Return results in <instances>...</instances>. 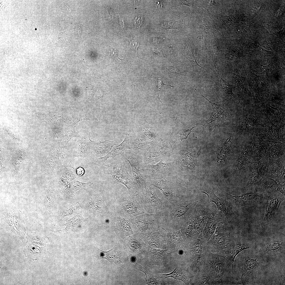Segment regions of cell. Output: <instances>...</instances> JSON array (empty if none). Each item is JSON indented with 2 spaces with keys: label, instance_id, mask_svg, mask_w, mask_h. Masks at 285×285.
I'll return each mask as SVG.
<instances>
[{
  "label": "cell",
  "instance_id": "cell-1",
  "mask_svg": "<svg viewBox=\"0 0 285 285\" xmlns=\"http://www.w3.org/2000/svg\"><path fill=\"white\" fill-rule=\"evenodd\" d=\"M197 204L193 200L183 199L175 202L168 201L157 216L160 225L175 227L184 224Z\"/></svg>",
  "mask_w": 285,
  "mask_h": 285
},
{
  "label": "cell",
  "instance_id": "cell-2",
  "mask_svg": "<svg viewBox=\"0 0 285 285\" xmlns=\"http://www.w3.org/2000/svg\"><path fill=\"white\" fill-rule=\"evenodd\" d=\"M145 182L159 189L169 202L188 198L191 191L184 187L182 181L170 173L162 178L156 180L144 179Z\"/></svg>",
  "mask_w": 285,
  "mask_h": 285
},
{
  "label": "cell",
  "instance_id": "cell-3",
  "mask_svg": "<svg viewBox=\"0 0 285 285\" xmlns=\"http://www.w3.org/2000/svg\"><path fill=\"white\" fill-rule=\"evenodd\" d=\"M102 168L105 174L111 175L114 180L126 187L130 196L142 191L133 177L129 173L125 162L120 160L114 165L104 164Z\"/></svg>",
  "mask_w": 285,
  "mask_h": 285
},
{
  "label": "cell",
  "instance_id": "cell-4",
  "mask_svg": "<svg viewBox=\"0 0 285 285\" xmlns=\"http://www.w3.org/2000/svg\"><path fill=\"white\" fill-rule=\"evenodd\" d=\"M174 137L161 138L142 157L144 165L154 161H169L172 155L173 145L177 140L176 138Z\"/></svg>",
  "mask_w": 285,
  "mask_h": 285
},
{
  "label": "cell",
  "instance_id": "cell-5",
  "mask_svg": "<svg viewBox=\"0 0 285 285\" xmlns=\"http://www.w3.org/2000/svg\"><path fill=\"white\" fill-rule=\"evenodd\" d=\"M116 212L132 217L146 213L139 193L124 197L118 201L116 205Z\"/></svg>",
  "mask_w": 285,
  "mask_h": 285
},
{
  "label": "cell",
  "instance_id": "cell-6",
  "mask_svg": "<svg viewBox=\"0 0 285 285\" xmlns=\"http://www.w3.org/2000/svg\"><path fill=\"white\" fill-rule=\"evenodd\" d=\"M145 182V192L141 191L138 193L141 197L146 213L158 216L164 209L168 201L159 198L156 193V188Z\"/></svg>",
  "mask_w": 285,
  "mask_h": 285
},
{
  "label": "cell",
  "instance_id": "cell-7",
  "mask_svg": "<svg viewBox=\"0 0 285 285\" xmlns=\"http://www.w3.org/2000/svg\"><path fill=\"white\" fill-rule=\"evenodd\" d=\"M195 89L211 104L212 111L209 118L205 121L203 125L206 130L211 131L216 126L223 122L229 120L231 114L227 105L224 103L217 104L211 102Z\"/></svg>",
  "mask_w": 285,
  "mask_h": 285
},
{
  "label": "cell",
  "instance_id": "cell-8",
  "mask_svg": "<svg viewBox=\"0 0 285 285\" xmlns=\"http://www.w3.org/2000/svg\"><path fill=\"white\" fill-rule=\"evenodd\" d=\"M173 163V162H165L160 160L155 164L144 165L140 171L144 179H159L170 174Z\"/></svg>",
  "mask_w": 285,
  "mask_h": 285
},
{
  "label": "cell",
  "instance_id": "cell-9",
  "mask_svg": "<svg viewBox=\"0 0 285 285\" xmlns=\"http://www.w3.org/2000/svg\"><path fill=\"white\" fill-rule=\"evenodd\" d=\"M131 223L138 232L143 234L156 230L160 225L157 215L146 213L131 217Z\"/></svg>",
  "mask_w": 285,
  "mask_h": 285
},
{
  "label": "cell",
  "instance_id": "cell-10",
  "mask_svg": "<svg viewBox=\"0 0 285 285\" xmlns=\"http://www.w3.org/2000/svg\"><path fill=\"white\" fill-rule=\"evenodd\" d=\"M186 116L181 114L180 116H177L175 119L176 122L173 128V131L170 137H174L179 134L181 141L186 140L191 132H192L193 129L196 127V124L194 122V121Z\"/></svg>",
  "mask_w": 285,
  "mask_h": 285
},
{
  "label": "cell",
  "instance_id": "cell-11",
  "mask_svg": "<svg viewBox=\"0 0 285 285\" xmlns=\"http://www.w3.org/2000/svg\"><path fill=\"white\" fill-rule=\"evenodd\" d=\"M111 221L118 233L122 236L132 234L131 227V217L126 216L117 212L112 214Z\"/></svg>",
  "mask_w": 285,
  "mask_h": 285
},
{
  "label": "cell",
  "instance_id": "cell-12",
  "mask_svg": "<svg viewBox=\"0 0 285 285\" xmlns=\"http://www.w3.org/2000/svg\"><path fill=\"white\" fill-rule=\"evenodd\" d=\"M273 195L269 196L266 206L265 213L261 224L263 227L269 224L278 211L281 203L284 200L283 195Z\"/></svg>",
  "mask_w": 285,
  "mask_h": 285
},
{
  "label": "cell",
  "instance_id": "cell-13",
  "mask_svg": "<svg viewBox=\"0 0 285 285\" xmlns=\"http://www.w3.org/2000/svg\"><path fill=\"white\" fill-rule=\"evenodd\" d=\"M270 159L266 176L278 181L285 182L284 157Z\"/></svg>",
  "mask_w": 285,
  "mask_h": 285
},
{
  "label": "cell",
  "instance_id": "cell-14",
  "mask_svg": "<svg viewBox=\"0 0 285 285\" xmlns=\"http://www.w3.org/2000/svg\"><path fill=\"white\" fill-rule=\"evenodd\" d=\"M198 191L206 194L211 202L215 203L218 209L223 212L225 216L227 217L231 215L232 209L230 204L225 200L220 199L217 196L208 185L204 184L202 188Z\"/></svg>",
  "mask_w": 285,
  "mask_h": 285
},
{
  "label": "cell",
  "instance_id": "cell-15",
  "mask_svg": "<svg viewBox=\"0 0 285 285\" xmlns=\"http://www.w3.org/2000/svg\"><path fill=\"white\" fill-rule=\"evenodd\" d=\"M227 193L233 199L236 204L239 207L247 205L256 206L262 203L263 201V196L261 194L248 193L236 196Z\"/></svg>",
  "mask_w": 285,
  "mask_h": 285
},
{
  "label": "cell",
  "instance_id": "cell-16",
  "mask_svg": "<svg viewBox=\"0 0 285 285\" xmlns=\"http://www.w3.org/2000/svg\"><path fill=\"white\" fill-rule=\"evenodd\" d=\"M118 145L116 140H106L101 141L99 139L93 141L92 149V157L95 159L104 156L108 154L115 146Z\"/></svg>",
  "mask_w": 285,
  "mask_h": 285
},
{
  "label": "cell",
  "instance_id": "cell-17",
  "mask_svg": "<svg viewBox=\"0 0 285 285\" xmlns=\"http://www.w3.org/2000/svg\"><path fill=\"white\" fill-rule=\"evenodd\" d=\"M265 136L258 134H254L252 145L253 150L252 155L256 160H259L266 152L267 145Z\"/></svg>",
  "mask_w": 285,
  "mask_h": 285
},
{
  "label": "cell",
  "instance_id": "cell-18",
  "mask_svg": "<svg viewBox=\"0 0 285 285\" xmlns=\"http://www.w3.org/2000/svg\"><path fill=\"white\" fill-rule=\"evenodd\" d=\"M44 165L57 172L62 165L59 156V152L55 146L50 148L49 154L44 163Z\"/></svg>",
  "mask_w": 285,
  "mask_h": 285
},
{
  "label": "cell",
  "instance_id": "cell-19",
  "mask_svg": "<svg viewBox=\"0 0 285 285\" xmlns=\"http://www.w3.org/2000/svg\"><path fill=\"white\" fill-rule=\"evenodd\" d=\"M126 149L125 145L121 143L113 147L112 150L105 155L100 158H96L94 160L91 162L90 164L97 165L102 167L105 164V162L110 158H114L117 156H119Z\"/></svg>",
  "mask_w": 285,
  "mask_h": 285
},
{
  "label": "cell",
  "instance_id": "cell-20",
  "mask_svg": "<svg viewBox=\"0 0 285 285\" xmlns=\"http://www.w3.org/2000/svg\"><path fill=\"white\" fill-rule=\"evenodd\" d=\"M266 154L270 158L276 159L279 158L284 154V148L281 142L268 141Z\"/></svg>",
  "mask_w": 285,
  "mask_h": 285
},
{
  "label": "cell",
  "instance_id": "cell-21",
  "mask_svg": "<svg viewBox=\"0 0 285 285\" xmlns=\"http://www.w3.org/2000/svg\"><path fill=\"white\" fill-rule=\"evenodd\" d=\"M93 144V141L90 140L86 142H82L74 150L72 153V159L78 157H80L88 159L92 157V149Z\"/></svg>",
  "mask_w": 285,
  "mask_h": 285
},
{
  "label": "cell",
  "instance_id": "cell-22",
  "mask_svg": "<svg viewBox=\"0 0 285 285\" xmlns=\"http://www.w3.org/2000/svg\"><path fill=\"white\" fill-rule=\"evenodd\" d=\"M121 155L123 158L129 162L131 166L136 168L140 171L144 165L142 157L131 150H125Z\"/></svg>",
  "mask_w": 285,
  "mask_h": 285
},
{
  "label": "cell",
  "instance_id": "cell-23",
  "mask_svg": "<svg viewBox=\"0 0 285 285\" xmlns=\"http://www.w3.org/2000/svg\"><path fill=\"white\" fill-rule=\"evenodd\" d=\"M266 166L267 163L263 159L259 161L249 177L247 185L253 184L261 178L266 172Z\"/></svg>",
  "mask_w": 285,
  "mask_h": 285
},
{
  "label": "cell",
  "instance_id": "cell-24",
  "mask_svg": "<svg viewBox=\"0 0 285 285\" xmlns=\"http://www.w3.org/2000/svg\"><path fill=\"white\" fill-rule=\"evenodd\" d=\"M273 179L267 176L261 178L258 183L257 189L265 193L274 192L276 190L277 182Z\"/></svg>",
  "mask_w": 285,
  "mask_h": 285
},
{
  "label": "cell",
  "instance_id": "cell-25",
  "mask_svg": "<svg viewBox=\"0 0 285 285\" xmlns=\"http://www.w3.org/2000/svg\"><path fill=\"white\" fill-rule=\"evenodd\" d=\"M266 126L268 130L267 134L269 137L272 140H278L281 142L279 135V130L280 128H278L277 126L273 124L269 118L267 114L266 115Z\"/></svg>",
  "mask_w": 285,
  "mask_h": 285
},
{
  "label": "cell",
  "instance_id": "cell-26",
  "mask_svg": "<svg viewBox=\"0 0 285 285\" xmlns=\"http://www.w3.org/2000/svg\"><path fill=\"white\" fill-rule=\"evenodd\" d=\"M133 178L134 181L139 185L143 192L146 187V183L140 170L136 168L131 166Z\"/></svg>",
  "mask_w": 285,
  "mask_h": 285
},
{
  "label": "cell",
  "instance_id": "cell-27",
  "mask_svg": "<svg viewBox=\"0 0 285 285\" xmlns=\"http://www.w3.org/2000/svg\"><path fill=\"white\" fill-rule=\"evenodd\" d=\"M250 154L248 148L246 147L244 148L238 159L235 168V171L241 169L246 165Z\"/></svg>",
  "mask_w": 285,
  "mask_h": 285
},
{
  "label": "cell",
  "instance_id": "cell-28",
  "mask_svg": "<svg viewBox=\"0 0 285 285\" xmlns=\"http://www.w3.org/2000/svg\"><path fill=\"white\" fill-rule=\"evenodd\" d=\"M25 158L24 152L18 151L13 155L12 158L13 164L15 170L19 171L22 167L23 161Z\"/></svg>",
  "mask_w": 285,
  "mask_h": 285
},
{
  "label": "cell",
  "instance_id": "cell-29",
  "mask_svg": "<svg viewBox=\"0 0 285 285\" xmlns=\"http://www.w3.org/2000/svg\"><path fill=\"white\" fill-rule=\"evenodd\" d=\"M265 103L267 113H269V115L271 116L272 118L274 119L276 121L275 122H278L279 121L281 120L280 115L282 112V109L278 107H273L270 106L269 102Z\"/></svg>",
  "mask_w": 285,
  "mask_h": 285
},
{
  "label": "cell",
  "instance_id": "cell-30",
  "mask_svg": "<svg viewBox=\"0 0 285 285\" xmlns=\"http://www.w3.org/2000/svg\"><path fill=\"white\" fill-rule=\"evenodd\" d=\"M216 72L217 75L220 78V87L222 92L227 96L230 95L232 97L236 96L232 92V85L228 82L225 81L216 70Z\"/></svg>",
  "mask_w": 285,
  "mask_h": 285
},
{
  "label": "cell",
  "instance_id": "cell-31",
  "mask_svg": "<svg viewBox=\"0 0 285 285\" xmlns=\"http://www.w3.org/2000/svg\"><path fill=\"white\" fill-rule=\"evenodd\" d=\"M172 277L176 280H180L183 282L184 281V274L181 271L175 268L172 272L168 274H160L156 278H161L163 279L169 277Z\"/></svg>",
  "mask_w": 285,
  "mask_h": 285
},
{
  "label": "cell",
  "instance_id": "cell-32",
  "mask_svg": "<svg viewBox=\"0 0 285 285\" xmlns=\"http://www.w3.org/2000/svg\"><path fill=\"white\" fill-rule=\"evenodd\" d=\"M284 242L282 241L274 242L268 245L263 249V252L264 253H270L271 252H277L284 246Z\"/></svg>",
  "mask_w": 285,
  "mask_h": 285
},
{
  "label": "cell",
  "instance_id": "cell-33",
  "mask_svg": "<svg viewBox=\"0 0 285 285\" xmlns=\"http://www.w3.org/2000/svg\"><path fill=\"white\" fill-rule=\"evenodd\" d=\"M84 120H89L91 122L98 121V119L94 116L87 112L82 111L80 113L77 119L72 125L75 126L79 122Z\"/></svg>",
  "mask_w": 285,
  "mask_h": 285
},
{
  "label": "cell",
  "instance_id": "cell-34",
  "mask_svg": "<svg viewBox=\"0 0 285 285\" xmlns=\"http://www.w3.org/2000/svg\"><path fill=\"white\" fill-rule=\"evenodd\" d=\"M210 212V213L209 212L207 226L208 232L210 234H212L215 231L217 223V218L216 215L214 214L213 213L212 214L211 212Z\"/></svg>",
  "mask_w": 285,
  "mask_h": 285
},
{
  "label": "cell",
  "instance_id": "cell-35",
  "mask_svg": "<svg viewBox=\"0 0 285 285\" xmlns=\"http://www.w3.org/2000/svg\"><path fill=\"white\" fill-rule=\"evenodd\" d=\"M182 235V229L177 231L167 233L168 241L171 243L173 244L178 243L180 240Z\"/></svg>",
  "mask_w": 285,
  "mask_h": 285
},
{
  "label": "cell",
  "instance_id": "cell-36",
  "mask_svg": "<svg viewBox=\"0 0 285 285\" xmlns=\"http://www.w3.org/2000/svg\"><path fill=\"white\" fill-rule=\"evenodd\" d=\"M244 265V272L252 269L258 266V263L256 259H253L248 256L245 259Z\"/></svg>",
  "mask_w": 285,
  "mask_h": 285
},
{
  "label": "cell",
  "instance_id": "cell-37",
  "mask_svg": "<svg viewBox=\"0 0 285 285\" xmlns=\"http://www.w3.org/2000/svg\"><path fill=\"white\" fill-rule=\"evenodd\" d=\"M209 18L205 16L203 17L202 27L203 29L205 31V32L206 31L208 32L210 31H214V25L212 22L209 20L211 18Z\"/></svg>",
  "mask_w": 285,
  "mask_h": 285
},
{
  "label": "cell",
  "instance_id": "cell-38",
  "mask_svg": "<svg viewBox=\"0 0 285 285\" xmlns=\"http://www.w3.org/2000/svg\"><path fill=\"white\" fill-rule=\"evenodd\" d=\"M235 83L239 96L241 97L243 93V82L239 74L237 72H236L235 76Z\"/></svg>",
  "mask_w": 285,
  "mask_h": 285
},
{
  "label": "cell",
  "instance_id": "cell-39",
  "mask_svg": "<svg viewBox=\"0 0 285 285\" xmlns=\"http://www.w3.org/2000/svg\"><path fill=\"white\" fill-rule=\"evenodd\" d=\"M250 246L248 244L246 243L241 244L239 245L236 247L233 250L231 255V261L234 263V260L236 256L242 250L247 249L249 248Z\"/></svg>",
  "mask_w": 285,
  "mask_h": 285
},
{
  "label": "cell",
  "instance_id": "cell-40",
  "mask_svg": "<svg viewBox=\"0 0 285 285\" xmlns=\"http://www.w3.org/2000/svg\"><path fill=\"white\" fill-rule=\"evenodd\" d=\"M186 55L188 59L191 64L193 68L195 66H198L202 68H204L197 63L196 60L197 58L194 55L192 50L190 49V50H189L186 53Z\"/></svg>",
  "mask_w": 285,
  "mask_h": 285
},
{
  "label": "cell",
  "instance_id": "cell-41",
  "mask_svg": "<svg viewBox=\"0 0 285 285\" xmlns=\"http://www.w3.org/2000/svg\"><path fill=\"white\" fill-rule=\"evenodd\" d=\"M160 25L166 29H174L179 30L178 28L179 25L177 22L164 21L162 22Z\"/></svg>",
  "mask_w": 285,
  "mask_h": 285
},
{
  "label": "cell",
  "instance_id": "cell-42",
  "mask_svg": "<svg viewBox=\"0 0 285 285\" xmlns=\"http://www.w3.org/2000/svg\"><path fill=\"white\" fill-rule=\"evenodd\" d=\"M240 120L239 132L240 135H241L244 130L248 129L249 127L247 124V120L245 118H244L241 117L240 118Z\"/></svg>",
  "mask_w": 285,
  "mask_h": 285
},
{
  "label": "cell",
  "instance_id": "cell-43",
  "mask_svg": "<svg viewBox=\"0 0 285 285\" xmlns=\"http://www.w3.org/2000/svg\"><path fill=\"white\" fill-rule=\"evenodd\" d=\"M246 120L247 124L249 127L255 125H260L263 126L259 123L256 118L253 116L249 115Z\"/></svg>",
  "mask_w": 285,
  "mask_h": 285
},
{
  "label": "cell",
  "instance_id": "cell-44",
  "mask_svg": "<svg viewBox=\"0 0 285 285\" xmlns=\"http://www.w3.org/2000/svg\"><path fill=\"white\" fill-rule=\"evenodd\" d=\"M215 270L218 276L221 277L223 269V265L221 262L218 260L215 261L214 264Z\"/></svg>",
  "mask_w": 285,
  "mask_h": 285
},
{
  "label": "cell",
  "instance_id": "cell-45",
  "mask_svg": "<svg viewBox=\"0 0 285 285\" xmlns=\"http://www.w3.org/2000/svg\"><path fill=\"white\" fill-rule=\"evenodd\" d=\"M216 240L217 243L219 245H222L224 244L225 242L224 236L221 233H218L215 236Z\"/></svg>",
  "mask_w": 285,
  "mask_h": 285
},
{
  "label": "cell",
  "instance_id": "cell-46",
  "mask_svg": "<svg viewBox=\"0 0 285 285\" xmlns=\"http://www.w3.org/2000/svg\"><path fill=\"white\" fill-rule=\"evenodd\" d=\"M278 183L277 182L276 190L285 196V183L282 184L280 183V182Z\"/></svg>",
  "mask_w": 285,
  "mask_h": 285
},
{
  "label": "cell",
  "instance_id": "cell-47",
  "mask_svg": "<svg viewBox=\"0 0 285 285\" xmlns=\"http://www.w3.org/2000/svg\"><path fill=\"white\" fill-rule=\"evenodd\" d=\"M158 85L157 88H158V97L159 98V91L161 89V88L162 87H163L165 85H167V86H170L171 87H172L173 88V87H175L176 86H177L178 85H179V84H179L178 85H176V86H171V85H167V84H165L164 83H163V82L161 80V78H160V77H158Z\"/></svg>",
  "mask_w": 285,
  "mask_h": 285
},
{
  "label": "cell",
  "instance_id": "cell-48",
  "mask_svg": "<svg viewBox=\"0 0 285 285\" xmlns=\"http://www.w3.org/2000/svg\"><path fill=\"white\" fill-rule=\"evenodd\" d=\"M139 15L136 17L134 21L135 27L139 29H140L141 22V18Z\"/></svg>",
  "mask_w": 285,
  "mask_h": 285
},
{
  "label": "cell",
  "instance_id": "cell-49",
  "mask_svg": "<svg viewBox=\"0 0 285 285\" xmlns=\"http://www.w3.org/2000/svg\"><path fill=\"white\" fill-rule=\"evenodd\" d=\"M168 70L170 71L175 72L179 74H182V73L179 70L178 68L175 66H168Z\"/></svg>",
  "mask_w": 285,
  "mask_h": 285
},
{
  "label": "cell",
  "instance_id": "cell-50",
  "mask_svg": "<svg viewBox=\"0 0 285 285\" xmlns=\"http://www.w3.org/2000/svg\"><path fill=\"white\" fill-rule=\"evenodd\" d=\"M139 45V43L135 41H132L130 43V45L131 47L133 49L136 50V54L137 56L139 57L137 54V49ZM139 58H141L140 57Z\"/></svg>",
  "mask_w": 285,
  "mask_h": 285
},
{
  "label": "cell",
  "instance_id": "cell-51",
  "mask_svg": "<svg viewBox=\"0 0 285 285\" xmlns=\"http://www.w3.org/2000/svg\"><path fill=\"white\" fill-rule=\"evenodd\" d=\"M202 246L201 244L200 243H197L195 247V251L196 253L197 254H200L202 251Z\"/></svg>",
  "mask_w": 285,
  "mask_h": 285
},
{
  "label": "cell",
  "instance_id": "cell-52",
  "mask_svg": "<svg viewBox=\"0 0 285 285\" xmlns=\"http://www.w3.org/2000/svg\"><path fill=\"white\" fill-rule=\"evenodd\" d=\"M111 51L112 52L111 56L112 57H113V58H117L120 60L123 59H120L118 57V51L117 49H112Z\"/></svg>",
  "mask_w": 285,
  "mask_h": 285
},
{
  "label": "cell",
  "instance_id": "cell-53",
  "mask_svg": "<svg viewBox=\"0 0 285 285\" xmlns=\"http://www.w3.org/2000/svg\"><path fill=\"white\" fill-rule=\"evenodd\" d=\"M76 172L78 175L82 176L84 174V170L83 168L79 167L76 169Z\"/></svg>",
  "mask_w": 285,
  "mask_h": 285
},
{
  "label": "cell",
  "instance_id": "cell-54",
  "mask_svg": "<svg viewBox=\"0 0 285 285\" xmlns=\"http://www.w3.org/2000/svg\"><path fill=\"white\" fill-rule=\"evenodd\" d=\"M153 52L157 55L162 56H163L161 50L159 48L153 47Z\"/></svg>",
  "mask_w": 285,
  "mask_h": 285
},
{
  "label": "cell",
  "instance_id": "cell-55",
  "mask_svg": "<svg viewBox=\"0 0 285 285\" xmlns=\"http://www.w3.org/2000/svg\"><path fill=\"white\" fill-rule=\"evenodd\" d=\"M179 1V4L185 5L191 7V4L189 1Z\"/></svg>",
  "mask_w": 285,
  "mask_h": 285
},
{
  "label": "cell",
  "instance_id": "cell-56",
  "mask_svg": "<svg viewBox=\"0 0 285 285\" xmlns=\"http://www.w3.org/2000/svg\"><path fill=\"white\" fill-rule=\"evenodd\" d=\"M119 18L121 27L122 29L123 30H124V29H125V25L124 21L122 18L120 17Z\"/></svg>",
  "mask_w": 285,
  "mask_h": 285
},
{
  "label": "cell",
  "instance_id": "cell-57",
  "mask_svg": "<svg viewBox=\"0 0 285 285\" xmlns=\"http://www.w3.org/2000/svg\"><path fill=\"white\" fill-rule=\"evenodd\" d=\"M156 7L158 8H161L162 7V5L159 1H157L156 2Z\"/></svg>",
  "mask_w": 285,
  "mask_h": 285
}]
</instances>
